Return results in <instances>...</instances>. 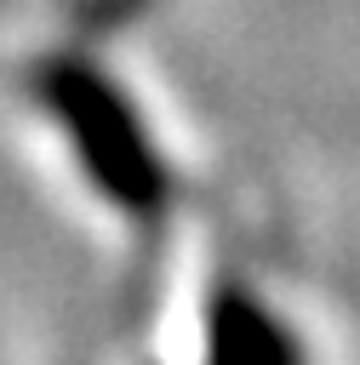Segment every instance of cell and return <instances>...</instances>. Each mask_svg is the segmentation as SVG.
Wrapping results in <instances>:
<instances>
[{
	"label": "cell",
	"instance_id": "cell-1",
	"mask_svg": "<svg viewBox=\"0 0 360 365\" xmlns=\"http://www.w3.org/2000/svg\"><path fill=\"white\" fill-rule=\"evenodd\" d=\"M29 97L103 211H114L131 228H154L171 217V154L114 68H103L86 51H51L29 68Z\"/></svg>",
	"mask_w": 360,
	"mask_h": 365
},
{
	"label": "cell",
	"instance_id": "cell-2",
	"mask_svg": "<svg viewBox=\"0 0 360 365\" xmlns=\"http://www.w3.org/2000/svg\"><path fill=\"white\" fill-rule=\"evenodd\" d=\"M194 365H309V348L269 297H257L240 279H223L206 297Z\"/></svg>",
	"mask_w": 360,
	"mask_h": 365
}]
</instances>
